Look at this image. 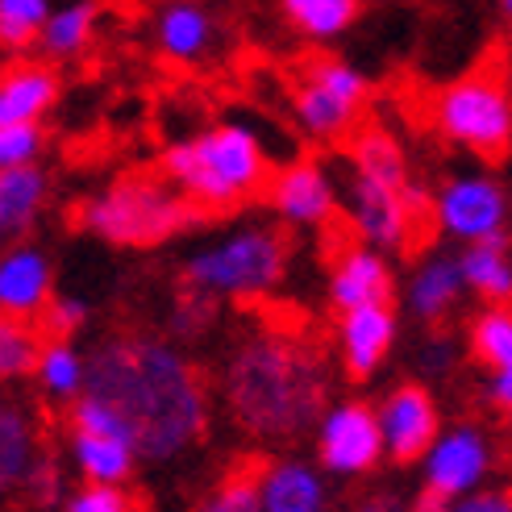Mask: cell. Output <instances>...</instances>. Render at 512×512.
I'll return each mask as SVG.
<instances>
[{"label":"cell","instance_id":"cell-28","mask_svg":"<svg viewBox=\"0 0 512 512\" xmlns=\"http://www.w3.org/2000/svg\"><path fill=\"white\" fill-rule=\"evenodd\" d=\"M42 354V329L25 317L0 313V379L30 375Z\"/></svg>","mask_w":512,"mask_h":512},{"label":"cell","instance_id":"cell-41","mask_svg":"<svg viewBox=\"0 0 512 512\" xmlns=\"http://www.w3.org/2000/svg\"><path fill=\"white\" fill-rule=\"evenodd\" d=\"M446 504H450L446 496H438V492H429V488H425V492L413 500V512H446Z\"/></svg>","mask_w":512,"mask_h":512},{"label":"cell","instance_id":"cell-31","mask_svg":"<svg viewBox=\"0 0 512 512\" xmlns=\"http://www.w3.org/2000/svg\"><path fill=\"white\" fill-rule=\"evenodd\" d=\"M192 512H263V496H259V475L254 471H234L225 475L217 488L204 496Z\"/></svg>","mask_w":512,"mask_h":512},{"label":"cell","instance_id":"cell-11","mask_svg":"<svg viewBox=\"0 0 512 512\" xmlns=\"http://www.w3.org/2000/svg\"><path fill=\"white\" fill-rule=\"evenodd\" d=\"M492 463H496L492 442L479 425L442 429L425 450V488L446 500H458L483 488V479L492 475Z\"/></svg>","mask_w":512,"mask_h":512},{"label":"cell","instance_id":"cell-36","mask_svg":"<svg viewBox=\"0 0 512 512\" xmlns=\"http://www.w3.org/2000/svg\"><path fill=\"white\" fill-rule=\"evenodd\" d=\"M88 321V304L75 296H50V304L42 309V334L46 338H71L75 329Z\"/></svg>","mask_w":512,"mask_h":512},{"label":"cell","instance_id":"cell-35","mask_svg":"<svg viewBox=\"0 0 512 512\" xmlns=\"http://www.w3.org/2000/svg\"><path fill=\"white\" fill-rule=\"evenodd\" d=\"M25 500L30 504H42V508H50V504H63L67 500V492H63V471H59V463L50 454H42L38 463H34V471H30V479H25Z\"/></svg>","mask_w":512,"mask_h":512},{"label":"cell","instance_id":"cell-39","mask_svg":"<svg viewBox=\"0 0 512 512\" xmlns=\"http://www.w3.org/2000/svg\"><path fill=\"white\" fill-rule=\"evenodd\" d=\"M358 512H413V500H404L400 492L383 488V492H371L363 504H358Z\"/></svg>","mask_w":512,"mask_h":512},{"label":"cell","instance_id":"cell-4","mask_svg":"<svg viewBox=\"0 0 512 512\" xmlns=\"http://www.w3.org/2000/svg\"><path fill=\"white\" fill-rule=\"evenodd\" d=\"M163 171L200 209H238L271 179L263 142L242 121H221L188 142H175L163 155Z\"/></svg>","mask_w":512,"mask_h":512},{"label":"cell","instance_id":"cell-42","mask_svg":"<svg viewBox=\"0 0 512 512\" xmlns=\"http://www.w3.org/2000/svg\"><path fill=\"white\" fill-rule=\"evenodd\" d=\"M500 13H504V17L512 21V0H500Z\"/></svg>","mask_w":512,"mask_h":512},{"label":"cell","instance_id":"cell-2","mask_svg":"<svg viewBox=\"0 0 512 512\" xmlns=\"http://www.w3.org/2000/svg\"><path fill=\"white\" fill-rule=\"evenodd\" d=\"M221 400L242 433L259 442H292L317 429L329 408V367L321 350L279 329H263L229 350Z\"/></svg>","mask_w":512,"mask_h":512},{"label":"cell","instance_id":"cell-1","mask_svg":"<svg viewBox=\"0 0 512 512\" xmlns=\"http://www.w3.org/2000/svg\"><path fill=\"white\" fill-rule=\"evenodd\" d=\"M88 396L125 421L146 463L188 454L209 429V388L192 358L150 334H125L88 358Z\"/></svg>","mask_w":512,"mask_h":512},{"label":"cell","instance_id":"cell-30","mask_svg":"<svg viewBox=\"0 0 512 512\" xmlns=\"http://www.w3.org/2000/svg\"><path fill=\"white\" fill-rule=\"evenodd\" d=\"M50 17V0H0V46L25 50L42 38Z\"/></svg>","mask_w":512,"mask_h":512},{"label":"cell","instance_id":"cell-10","mask_svg":"<svg viewBox=\"0 0 512 512\" xmlns=\"http://www.w3.org/2000/svg\"><path fill=\"white\" fill-rule=\"evenodd\" d=\"M433 221L458 242H492L504 238L508 196L488 175H458L433 196Z\"/></svg>","mask_w":512,"mask_h":512},{"label":"cell","instance_id":"cell-12","mask_svg":"<svg viewBox=\"0 0 512 512\" xmlns=\"http://www.w3.org/2000/svg\"><path fill=\"white\" fill-rule=\"evenodd\" d=\"M379 417V433H383V450H388L396 463H413L425 458V450L438 438V404L421 388V383H400L383 396V404L375 408Z\"/></svg>","mask_w":512,"mask_h":512},{"label":"cell","instance_id":"cell-32","mask_svg":"<svg viewBox=\"0 0 512 512\" xmlns=\"http://www.w3.org/2000/svg\"><path fill=\"white\" fill-rule=\"evenodd\" d=\"M217 300L213 292H204V288H184V296L175 300V313H171V329H175V338H200V334H209V325L217 321Z\"/></svg>","mask_w":512,"mask_h":512},{"label":"cell","instance_id":"cell-23","mask_svg":"<svg viewBox=\"0 0 512 512\" xmlns=\"http://www.w3.org/2000/svg\"><path fill=\"white\" fill-rule=\"evenodd\" d=\"M71 463L80 467V475L88 483H125V479L134 475L138 450L125 442V438L71 429Z\"/></svg>","mask_w":512,"mask_h":512},{"label":"cell","instance_id":"cell-7","mask_svg":"<svg viewBox=\"0 0 512 512\" xmlns=\"http://www.w3.org/2000/svg\"><path fill=\"white\" fill-rule=\"evenodd\" d=\"M433 125L483 159H500L512 146V92L496 75H467L433 100Z\"/></svg>","mask_w":512,"mask_h":512},{"label":"cell","instance_id":"cell-25","mask_svg":"<svg viewBox=\"0 0 512 512\" xmlns=\"http://www.w3.org/2000/svg\"><path fill=\"white\" fill-rule=\"evenodd\" d=\"M34 379L42 383V392L50 400H75L88 388V358L67 338H50V346H42V354H38Z\"/></svg>","mask_w":512,"mask_h":512},{"label":"cell","instance_id":"cell-16","mask_svg":"<svg viewBox=\"0 0 512 512\" xmlns=\"http://www.w3.org/2000/svg\"><path fill=\"white\" fill-rule=\"evenodd\" d=\"M263 512H329V483L304 458H275L259 467Z\"/></svg>","mask_w":512,"mask_h":512},{"label":"cell","instance_id":"cell-24","mask_svg":"<svg viewBox=\"0 0 512 512\" xmlns=\"http://www.w3.org/2000/svg\"><path fill=\"white\" fill-rule=\"evenodd\" d=\"M458 267H463L467 288L479 292L488 304L512 300V259H508V250H504V238L471 242L463 254H458Z\"/></svg>","mask_w":512,"mask_h":512},{"label":"cell","instance_id":"cell-15","mask_svg":"<svg viewBox=\"0 0 512 512\" xmlns=\"http://www.w3.org/2000/svg\"><path fill=\"white\" fill-rule=\"evenodd\" d=\"M338 342H342V363L354 379H367L383 367V358L396 346V313L392 304H367V309H350L342 313L338 325Z\"/></svg>","mask_w":512,"mask_h":512},{"label":"cell","instance_id":"cell-17","mask_svg":"<svg viewBox=\"0 0 512 512\" xmlns=\"http://www.w3.org/2000/svg\"><path fill=\"white\" fill-rule=\"evenodd\" d=\"M217 42V17L200 0H163L155 13V46L171 63H200Z\"/></svg>","mask_w":512,"mask_h":512},{"label":"cell","instance_id":"cell-34","mask_svg":"<svg viewBox=\"0 0 512 512\" xmlns=\"http://www.w3.org/2000/svg\"><path fill=\"white\" fill-rule=\"evenodd\" d=\"M42 155V130L30 125H0V167H34Z\"/></svg>","mask_w":512,"mask_h":512},{"label":"cell","instance_id":"cell-21","mask_svg":"<svg viewBox=\"0 0 512 512\" xmlns=\"http://www.w3.org/2000/svg\"><path fill=\"white\" fill-rule=\"evenodd\" d=\"M463 292H467V279H463L458 259L433 254V259H425L413 271V279H408V309H413V317H421V321H442Z\"/></svg>","mask_w":512,"mask_h":512},{"label":"cell","instance_id":"cell-26","mask_svg":"<svg viewBox=\"0 0 512 512\" xmlns=\"http://www.w3.org/2000/svg\"><path fill=\"white\" fill-rule=\"evenodd\" d=\"M92 30H96V0H71L63 9H50L38 42L50 59H75L92 42Z\"/></svg>","mask_w":512,"mask_h":512},{"label":"cell","instance_id":"cell-9","mask_svg":"<svg viewBox=\"0 0 512 512\" xmlns=\"http://www.w3.org/2000/svg\"><path fill=\"white\" fill-rule=\"evenodd\" d=\"M383 450V433H379V417L375 408L358 404V400H342L329 404L325 417L317 421V458L329 475H367L371 467H379Z\"/></svg>","mask_w":512,"mask_h":512},{"label":"cell","instance_id":"cell-18","mask_svg":"<svg viewBox=\"0 0 512 512\" xmlns=\"http://www.w3.org/2000/svg\"><path fill=\"white\" fill-rule=\"evenodd\" d=\"M38 458H42V438L34 413L17 400L0 396V500H9L13 492L25 488Z\"/></svg>","mask_w":512,"mask_h":512},{"label":"cell","instance_id":"cell-40","mask_svg":"<svg viewBox=\"0 0 512 512\" xmlns=\"http://www.w3.org/2000/svg\"><path fill=\"white\" fill-rule=\"evenodd\" d=\"M488 400L500 408V413H512V371H492V379H488Z\"/></svg>","mask_w":512,"mask_h":512},{"label":"cell","instance_id":"cell-20","mask_svg":"<svg viewBox=\"0 0 512 512\" xmlns=\"http://www.w3.org/2000/svg\"><path fill=\"white\" fill-rule=\"evenodd\" d=\"M50 304V259L42 250L17 246L0 254V313L34 317Z\"/></svg>","mask_w":512,"mask_h":512},{"label":"cell","instance_id":"cell-8","mask_svg":"<svg viewBox=\"0 0 512 512\" xmlns=\"http://www.w3.org/2000/svg\"><path fill=\"white\" fill-rule=\"evenodd\" d=\"M367 100V75L342 59H313L300 75L292 109L309 138H342Z\"/></svg>","mask_w":512,"mask_h":512},{"label":"cell","instance_id":"cell-27","mask_svg":"<svg viewBox=\"0 0 512 512\" xmlns=\"http://www.w3.org/2000/svg\"><path fill=\"white\" fill-rule=\"evenodd\" d=\"M284 17L296 25L304 38H338L346 34L358 17V0H279Z\"/></svg>","mask_w":512,"mask_h":512},{"label":"cell","instance_id":"cell-14","mask_svg":"<svg viewBox=\"0 0 512 512\" xmlns=\"http://www.w3.org/2000/svg\"><path fill=\"white\" fill-rule=\"evenodd\" d=\"M396 279L388 254L375 246H346L329 267V304L338 313L367 309V304H392Z\"/></svg>","mask_w":512,"mask_h":512},{"label":"cell","instance_id":"cell-29","mask_svg":"<svg viewBox=\"0 0 512 512\" xmlns=\"http://www.w3.org/2000/svg\"><path fill=\"white\" fill-rule=\"evenodd\" d=\"M471 350L483 367L512 371V309H488L471 321Z\"/></svg>","mask_w":512,"mask_h":512},{"label":"cell","instance_id":"cell-22","mask_svg":"<svg viewBox=\"0 0 512 512\" xmlns=\"http://www.w3.org/2000/svg\"><path fill=\"white\" fill-rule=\"evenodd\" d=\"M42 200L46 175L38 167H0V242H17L30 234Z\"/></svg>","mask_w":512,"mask_h":512},{"label":"cell","instance_id":"cell-19","mask_svg":"<svg viewBox=\"0 0 512 512\" xmlns=\"http://www.w3.org/2000/svg\"><path fill=\"white\" fill-rule=\"evenodd\" d=\"M59 100V71L50 63H13L0 71V125H30Z\"/></svg>","mask_w":512,"mask_h":512},{"label":"cell","instance_id":"cell-6","mask_svg":"<svg viewBox=\"0 0 512 512\" xmlns=\"http://www.w3.org/2000/svg\"><path fill=\"white\" fill-rule=\"evenodd\" d=\"M288 275V238L267 225L229 229L225 238L188 254L184 279L221 300H254L284 284Z\"/></svg>","mask_w":512,"mask_h":512},{"label":"cell","instance_id":"cell-38","mask_svg":"<svg viewBox=\"0 0 512 512\" xmlns=\"http://www.w3.org/2000/svg\"><path fill=\"white\" fill-rule=\"evenodd\" d=\"M454 367V342L450 338H429L421 350V371L425 375H446Z\"/></svg>","mask_w":512,"mask_h":512},{"label":"cell","instance_id":"cell-3","mask_svg":"<svg viewBox=\"0 0 512 512\" xmlns=\"http://www.w3.org/2000/svg\"><path fill=\"white\" fill-rule=\"evenodd\" d=\"M350 225L375 250H404L433 204L408 179V159L388 130H363L350 146Z\"/></svg>","mask_w":512,"mask_h":512},{"label":"cell","instance_id":"cell-37","mask_svg":"<svg viewBox=\"0 0 512 512\" xmlns=\"http://www.w3.org/2000/svg\"><path fill=\"white\" fill-rule=\"evenodd\" d=\"M446 512H512V492L508 488H479L446 504Z\"/></svg>","mask_w":512,"mask_h":512},{"label":"cell","instance_id":"cell-13","mask_svg":"<svg viewBox=\"0 0 512 512\" xmlns=\"http://www.w3.org/2000/svg\"><path fill=\"white\" fill-rule=\"evenodd\" d=\"M267 200H271L275 217H284L288 225H300V229L325 225L338 209V192H334V184H329L325 167L313 163V159L288 163L279 175H271Z\"/></svg>","mask_w":512,"mask_h":512},{"label":"cell","instance_id":"cell-33","mask_svg":"<svg viewBox=\"0 0 512 512\" xmlns=\"http://www.w3.org/2000/svg\"><path fill=\"white\" fill-rule=\"evenodd\" d=\"M63 512H142L138 496L121 483H84L80 492H67Z\"/></svg>","mask_w":512,"mask_h":512},{"label":"cell","instance_id":"cell-5","mask_svg":"<svg viewBox=\"0 0 512 512\" xmlns=\"http://www.w3.org/2000/svg\"><path fill=\"white\" fill-rule=\"evenodd\" d=\"M200 204L163 175H121L84 200L80 225L109 246H163L200 221Z\"/></svg>","mask_w":512,"mask_h":512}]
</instances>
